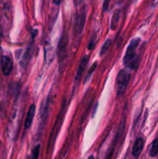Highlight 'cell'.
I'll return each mask as SVG.
<instances>
[{
	"mask_svg": "<svg viewBox=\"0 0 158 159\" xmlns=\"http://www.w3.org/2000/svg\"><path fill=\"white\" fill-rule=\"evenodd\" d=\"M130 78V72L128 69H122L119 71L116 77V88L118 95H121L125 92L129 80Z\"/></svg>",
	"mask_w": 158,
	"mask_h": 159,
	"instance_id": "1",
	"label": "cell"
},
{
	"mask_svg": "<svg viewBox=\"0 0 158 159\" xmlns=\"http://www.w3.org/2000/svg\"><path fill=\"white\" fill-rule=\"evenodd\" d=\"M140 39L136 38L132 40L130 42L129 45L127 48L126 51H125V56L123 57V63L124 65H129L132 63L135 58V55H136V50L137 48L138 44H139Z\"/></svg>",
	"mask_w": 158,
	"mask_h": 159,
	"instance_id": "2",
	"label": "cell"
},
{
	"mask_svg": "<svg viewBox=\"0 0 158 159\" xmlns=\"http://www.w3.org/2000/svg\"><path fill=\"white\" fill-rule=\"evenodd\" d=\"M2 69L5 76H9L12 69V62L8 56H2L1 58Z\"/></svg>",
	"mask_w": 158,
	"mask_h": 159,
	"instance_id": "3",
	"label": "cell"
},
{
	"mask_svg": "<svg viewBox=\"0 0 158 159\" xmlns=\"http://www.w3.org/2000/svg\"><path fill=\"white\" fill-rule=\"evenodd\" d=\"M35 112H36V107L34 104H32L29 107V110H28L27 113V116H26V120H25V124H24V128L26 130L29 129V127H31V124L33 123V120L34 115H35Z\"/></svg>",
	"mask_w": 158,
	"mask_h": 159,
	"instance_id": "4",
	"label": "cell"
},
{
	"mask_svg": "<svg viewBox=\"0 0 158 159\" xmlns=\"http://www.w3.org/2000/svg\"><path fill=\"white\" fill-rule=\"evenodd\" d=\"M143 144L144 142L143 138H139L135 141L133 147V150H132V154H133V156L136 157V158L139 157L141 152H142L143 148Z\"/></svg>",
	"mask_w": 158,
	"mask_h": 159,
	"instance_id": "5",
	"label": "cell"
},
{
	"mask_svg": "<svg viewBox=\"0 0 158 159\" xmlns=\"http://www.w3.org/2000/svg\"><path fill=\"white\" fill-rule=\"evenodd\" d=\"M88 61V56L85 55L83 57H82L81 60L80 65H79L78 69H77V74H76L75 81L80 80V79L81 78V75L82 74H83V71L84 70H85V67H86Z\"/></svg>",
	"mask_w": 158,
	"mask_h": 159,
	"instance_id": "6",
	"label": "cell"
},
{
	"mask_svg": "<svg viewBox=\"0 0 158 159\" xmlns=\"http://www.w3.org/2000/svg\"><path fill=\"white\" fill-rule=\"evenodd\" d=\"M85 16L84 13H81L77 17V22L75 23V30H77V33L81 32L82 29L84 27V24H85Z\"/></svg>",
	"mask_w": 158,
	"mask_h": 159,
	"instance_id": "7",
	"label": "cell"
},
{
	"mask_svg": "<svg viewBox=\"0 0 158 159\" xmlns=\"http://www.w3.org/2000/svg\"><path fill=\"white\" fill-rule=\"evenodd\" d=\"M121 12L120 10H117L115 12L114 15H113L112 19V23H111V29L115 30L117 26L118 23L119 21V18H120Z\"/></svg>",
	"mask_w": 158,
	"mask_h": 159,
	"instance_id": "8",
	"label": "cell"
},
{
	"mask_svg": "<svg viewBox=\"0 0 158 159\" xmlns=\"http://www.w3.org/2000/svg\"><path fill=\"white\" fill-rule=\"evenodd\" d=\"M158 153V138L153 141V144H152L151 149L150 151V155L151 157H154L157 155Z\"/></svg>",
	"mask_w": 158,
	"mask_h": 159,
	"instance_id": "9",
	"label": "cell"
},
{
	"mask_svg": "<svg viewBox=\"0 0 158 159\" xmlns=\"http://www.w3.org/2000/svg\"><path fill=\"white\" fill-rule=\"evenodd\" d=\"M111 43H112V41L110 39H107V40H105V42L104 43V44L102 45V48H101V51H100V55L101 56L103 55V54H105V53L108 51L110 46H111Z\"/></svg>",
	"mask_w": 158,
	"mask_h": 159,
	"instance_id": "10",
	"label": "cell"
},
{
	"mask_svg": "<svg viewBox=\"0 0 158 159\" xmlns=\"http://www.w3.org/2000/svg\"><path fill=\"white\" fill-rule=\"evenodd\" d=\"M40 144H37V145L34 148L33 151V154H32V159H38L39 154H40Z\"/></svg>",
	"mask_w": 158,
	"mask_h": 159,
	"instance_id": "11",
	"label": "cell"
},
{
	"mask_svg": "<svg viewBox=\"0 0 158 159\" xmlns=\"http://www.w3.org/2000/svg\"><path fill=\"white\" fill-rule=\"evenodd\" d=\"M96 65H97V63H94V64H93L92 67H91V69L89 70V71H88V75H87L86 78H85V82H87V81H88V79H89V78H90V76H91V74H92V72H93V71H94V69H95V67H96Z\"/></svg>",
	"mask_w": 158,
	"mask_h": 159,
	"instance_id": "12",
	"label": "cell"
},
{
	"mask_svg": "<svg viewBox=\"0 0 158 159\" xmlns=\"http://www.w3.org/2000/svg\"><path fill=\"white\" fill-rule=\"evenodd\" d=\"M94 40H93V39L92 40H91V41H90V43H89V44H88V48L89 50H92L93 48H94Z\"/></svg>",
	"mask_w": 158,
	"mask_h": 159,
	"instance_id": "13",
	"label": "cell"
},
{
	"mask_svg": "<svg viewBox=\"0 0 158 159\" xmlns=\"http://www.w3.org/2000/svg\"><path fill=\"white\" fill-rule=\"evenodd\" d=\"M108 3H109V2H108V1L104 2V4H103V10L104 11H106L107 10V9H108Z\"/></svg>",
	"mask_w": 158,
	"mask_h": 159,
	"instance_id": "14",
	"label": "cell"
},
{
	"mask_svg": "<svg viewBox=\"0 0 158 159\" xmlns=\"http://www.w3.org/2000/svg\"><path fill=\"white\" fill-rule=\"evenodd\" d=\"M54 4L59 5L60 3V1H54Z\"/></svg>",
	"mask_w": 158,
	"mask_h": 159,
	"instance_id": "15",
	"label": "cell"
},
{
	"mask_svg": "<svg viewBox=\"0 0 158 159\" xmlns=\"http://www.w3.org/2000/svg\"><path fill=\"white\" fill-rule=\"evenodd\" d=\"M88 159H94V156H93V155H91V156L88 157Z\"/></svg>",
	"mask_w": 158,
	"mask_h": 159,
	"instance_id": "16",
	"label": "cell"
},
{
	"mask_svg": "<svg viewBox=\"0 0 158 159\" xmlns=\"http://www.w3.org/2000/svg\"><path fill=\"white\" fill-rule=\"evenodd\" d=\"M1 41H2V38H1V36H0V43H1Z\"/></svg>",
	"mask_w": 158,
	"mask_h": 159,
	"instance_id": "17",
	"label": "cell"
}]
</instances>
